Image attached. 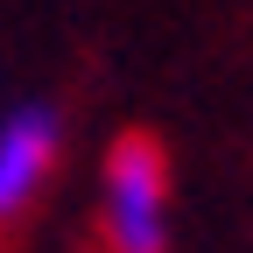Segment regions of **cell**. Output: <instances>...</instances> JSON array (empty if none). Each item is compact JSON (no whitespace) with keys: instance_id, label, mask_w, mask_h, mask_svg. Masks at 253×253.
Here are the masks:
<instances>
[{"instance_id":"cell-1","label":"cell","mask_w":253,"mask_h":253,"mask_svg":"<svg viewBox=\"0 0 253 253\" xmlns=\"http://www.w3.org/2000/svg\"><path fill=\"white\" fill-rule=\"evenodd\" d=\"M99 246L106 253H169V155L141 126L120 134L106 155Z\"/></svg>"},{"instance_id":"cell-2","label":"cell","mask_w":253,"mask_h":253,"mask_svg":"<svg viewBox=\"0 0 253 253\" xmlns=\"http://www.w3.org/2000/svg\"><path fill=\"white\" fill-rule=\"evenodd\" d=\"M56 148H63V120L49 106H21L0 126V225H14L42 197V183L56 169Z\"/></svg>"}]
</instances>
